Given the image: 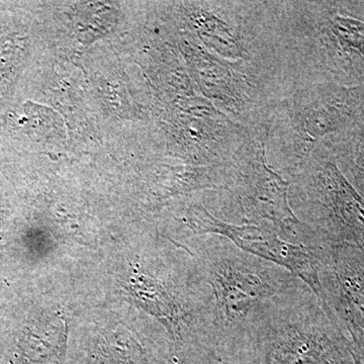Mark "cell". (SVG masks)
<instances>
[{
	"label": "cell",
	"instance_id": "obj_1",
	"mask_svg": "<svg viewBox=\"0 0 364 364\" xmlns=\"http://www.w3.org/2000/svg\"><path fill=\"white\" fill-rule=\"evenodd\" d=\"M210 240L202 255L210 299L208 338L226 352L254 350L270 316L306 284L286 268L244 252L224 237Z\"/></svg>",
	"mask_w": 364,
	"mask_h": 364
},
{
	"label": "cell",
	"instance_id": "obj_2",
	"mask_svg": "<svg viewBox=\"0 0 364 364\" xmlns=\"http://www.w3.org/2000/svg\"><path fill=\"white\" fill-rule=\"evenodd\" d=\"M287 87H364V1H279Z\"/></svg>",
	"mask_w": 364,
	"mask_h": 364
},
{
	"label": "cell",
	"instance_id": "obj_3",
	"mask_svg": "<svg viewBox=\"0 0 364 364\" xmlns=\"http://www.w3.org/2000/svg\"><path fill=\"white\" fill-rule=\"evenodd\" d=\"M364 114V87L304 83L287 91L273 109L267 159L287 181L299 173L326 139L358 130Z\"/></svg>",
	"mask_w": 364,
	"mask_h": 364
},
{
	"label": "cell",
	"instance_id": "obj_4",
	"mask_svg": "<svg viewBox=\"0 0 364 364\" xmlns=\"http://www.w3.org/2000/svg\"><path fill=\"white\" fill-rule=\"evenodd\" d=\"M267 136L249 144L234 163L226 188L224 221L269 230L296 245L323 247L317 233L296 217L289 205V182L267 160Z\"/></svg>",
	"mask_w": 364,
	"mask_h": 364
},
{
	"label": "cell",
	"instance_id": "obj_5",
	"mask_svg": "<svg viewBox=\"0 0 364 364\" xmlns=\"http://www.w3.org/2000/svg\"><path fill=\"white\" fill-rule=\"evenodd\" d=\"M287 181L291 210L324 247L351 244L364 250V200L340 171L324 141Z\"/></svg>",
	"mask_w": 364,
	"mask_h": 364
},
{
	"label": "cell",
	"instance_id": "obj_6",
	"mask_svg": "<svg viewBox=\"0 0 364 364\" xmlns=\"http://www.w3.org/2000/svg\"><path fill=\"white\" fill-rule=\"evenodd\" d=\"M256 349L264 351L272 364L358 361L322 299L308 286L270 316L258 334Z\"/></svg>",
	"mask_w": 364,
	"mask_h": 364
},
{
	"label": "cell",
	"instance_id": "obj_7",
	"mask_svg": "<svg viewBox=\"0 0 364 364\" xmlns=\"http://www.w3.org/2000/svg\"><path fill=\"white\" fill-rule=\"evenodd\" d=\"M184 222L193 235L224 237L244 252L286 268L321 299L318 270L325 247L296 245L282 240L273 232L261 227L231 224L215 218L203 205L189 208Z\"/></svg>",
	"mask_w": 364,
	"mask_h": 364
},
{
	"label": "cell",
	"instance_id": "obj_8",
	"mask_svg": "<svg viewBox=\"0 0 364 364\" xmlns=\"http://www.w3.org/2000/svg\"><path fill=\"white\" fill-rule=\"evenodd\" d=\"M321 299L364 364V250L351 244L326 246L318 270Z\"/></svg>",
	"mask_w": 364,
	"mask_h": 364
},
{
	"label": "cell",
	"instance_id": "obj_9",
	"mask_svg": "<svg viewBox=\"0 0 364 364\" xmlns=\"http://www.w3.org/2000/svg\"><path fill=\"white\" fill-rule=\"evenodd\" d=\"M130 291L146 312L154 316L176 343H182L191 329V314L182 308L173 286L149 275L131 279Z\"/></svg>",
	"mask_w": 364,
	"mask_h": 364
},
{
	"label": "cell",
	"instance_id": "obj_10",
	"mask_svg": "<svg viewBox=\"0 0 364 364\" xmlns=\"http://www.w3.org/2000/svg\"><path fill=\"white\" fill-rule=\"evenodd\" d=\"M65 322L54 318L38 333L30 332L21 344L23 364H60L65 356Z\"/></svg>",
	"mask_w": 364,
	"mask_h": 364
},
{
	"label": "cell",
	"instance_id": "obj_11",
	"mask_svg": "<svg viewBox=\"0 0 364 364\" xmlns=\"http://www.w3.org/2000/svg\"><path fill=\"white\" fill-rule=\"evenodd\" d=\"M324 142L331 150L340 171L364 200V134L352 131L330 136Z\"/></svg>",
	"mask_w": 364,
	"mask_h": 364
},
{
	"label": "cell",
	"instance_id": "obj_12",
	"mask_svg": "<svg viewBox=\"0 0 364 364\" xmlns=\"http://www.w3.org/2000/svg\"><path fill=\"white\" fill-rule=\"evenodd\" d=\"M358 131H360L361 133L364 134V114L363 117V121H361L360 126H359V128L358 129Z\"/></svg>",
	"mask_w": 364,
	"mask_h": 364
}]
</instances>
